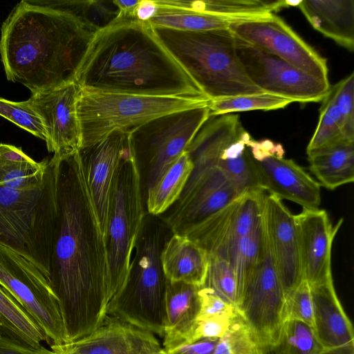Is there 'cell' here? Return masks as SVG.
<instances>
[{
    "label": "cell",
    "instance_id": "1f68e13d",
    "mask_svg": "<svg viewBox=\"0 0 354 354\" xmlns=\"http://www.w3.org/2000/svg\"><path fill=\"white\" fill-rule=\"evenodd\" d=\"M266 243V237L262 218L258 226L236 243L227 256V261L233 269L236 281L237 304L247 279L263 254Z\"/></svg>",
    "mask_w": 354,
    "mask_h": 354
},
{
    "label": "cell",
    "instance_id": "e575fe53",
    "mask_svg": "<svg viewBox=\"0 0 354 354\" xmlns=\"http://www.w3.org/2000/svg\"><path fill=\"white\" fill-rule=\"evenodd\" d=\"M263 348L236 310L227 330L218 339L213 354H261Z\"/></svg>",
    "mask_w": 354,
    "mask_h": 354
},
{
    "label": "cell",
    "instance_id": "4316f807",
    "mask_svg": "<svg viewBox=\"0 0 354 354\" xmlns=\"http://www.w3.org/2000/svg\"><path fill=\"white\" fill-rule=\"evenodd\" d=\"M48 162H37L21 148L1 143L0 186L17 189L37 187L45 180Z\"/></svg>",
    "mask_w": 354,
    "mask_h": 354
},
{
    "label": "cell",
    "instance_id": "9c48e42d",
    "mask_svg": "<svg viewBox=\"0 0 354 354\" xmlns=\"http://www.w3.org/2000/svg\"><path fill=\"white\" fill-rule=\"evenodd\" d=\"M207 105L159 116L129 132V145L138 166L145 165L148 171L147 189L186 151L209 118Z\"/></svg>",
    "mask_w": 354,
    "mask_h": 354
},
{
    "label": "cell",
    "instance_id": "e0dca14e",
    "mask_svg": "<svg viewBox=\"0 0 354 354\" xmlns=\"http://www.w3.org/2000/svg\"><path fill=\"white\" fill-rule=\"evenodd\" d=\"M80 89L73 82L48 91L31 93L27 100L42 120L48 151L55 156H66L81 148L76 113Z\"/></svg>",
    "mask_w": 354,
    "mask_h": 354
},
{
    "label": "cell",
    "instance_id": "7402d4cb",
    "mask_svg": "<svg viewBox=\"0 0 354 354\" xmlns=\"http://www.w3.org/2000/svg\"><path fill=\"white\" fill-rule=\"evenodd\" d=\"M314 330L324 348L354 347L353 328L336 294L333 281L310 286Z\"/></svg>",
    "mask_w": 354,
    "mask_h": 354
},
{
    "label": "cell",
    "instance_id": "ee69618b",
    "mask_svg": "<svg viewBox=\"0 0 354 354\" xmlns=\"http://www.w3.org/2000/svg\"><path fill=\"white\" fill-rule=\"evenodd\" d=\"M248 147L252 158L255 160H261L271 156L283 157L285 152L281 144L274 143L270 140L256 141L252 138Z\"/></svg>",
    "mask_w": 354,
    "mask_h": 354
},
{
    "label": "cell",
    "instance_id": "ba28073f",
    "mask_svg": "<svg viewBox=\"0 0 354 354\" xmlns=\"http://www.w3.org/2000/svg\"><path fill=\"white\" fill-rule=\"evenodd\" d=\"M140 171L129 145L115 171L110 195L106 237L109 301L126 283L145 221Z\"/></svg>",
    "mask_w": 354,
    "mask_h": 354
},
{
    "label": "cell",
    "instance_id": "c3c4849f",
    "mask_svg": "<svg viewBox=\"0 0 354 354\" xmlns=\"http://www.w3.org/2000/svg\"><path fill=\"white\" fill-rule=\"evenodd\" d=\"M140 0L135 1H114V3L120 10V15L126 17H131L136 7Z\"/></svg>",
    "mask_w": 354,
    "mask_h": 354
},
{
    "label": "cell",
    "instance_id": "d4e9b609",
    "mask_svg": "<svg viewBox=\"0 0 354 354\" xmlns=\"http://www.w3.org/2000/svg\"><path fill=\"white\" fill-rule=\"evenodd\" d=\"M297 7L315 29L353 51V0H302Z\"/></svg>",
    "mask_w": 354,
    "mask_h": 354
},
{
    "label": "cell",
    "instance_id": "7a4b0ae2",
    "mask_svg": "<svg viewBox=\"0 0 354 354\" xmlns=\"http://www.w3.org/2000/svg\"><path fill=\"white\" fill-rule=\"evenodd\" d=\"M75 82L91 91L206 97L149 22L122 16L94 35Z\"/></svg>",
    "mask_w": 354,
    "mask_h": 354
},
{
    "label": "cell",
    "instance_id": "b9f144b4",
    "mask_svg": "<svg viewBox=\"0 0 354 354\" xmlns=\"http://www.w3.org/2000/svg\"><path fill=\"white\" fill-rule=\"evenodd\" d=\"M200 312L198 319L231 318L236 311L233 305L223 300L212 289L202 286L198 289Z\"/></svg>",
    "mask_w": 354,
    "mask_h": 354
},
{
    "label": "cell",
    "instance_id": "5b68a950",
    "mask_svg": "<svg viewBox=\"0 0 354 354\" xmlns=\"http://www.w3.org/2000/svg\"><path fill=\"white\" fill-rule=\"evenodd\" d=\"M55 220L51 158L39 186L26 189L0 186V243L28 259L48 281Z\"/></svg>",
    "mask_w": 354,
    "mask_h": 354
},
{
    "label": "cell",
    "instance_id": "f5cc1de1",
    "mask_svg": "<svg viewBox=\"0 0 354 354\" xmlns=\"http://www.w3.org/2000/svg\"><path fill=\"white\" fill-rule=\"evenodd\" d=\"M154 354H169V353L162 348L160 350H159Z\"/></svg>",
    "mask_w": 354,
    "mask_h": 354
},
{
    "label": "cell",
    "instance_id": "8992f818",
    "mask_svg": "<svg viewBox=\"0 0 354 354\" xmlns=\"http://www.w3.org/2000/svg\"><path fill=\"white\" fill-rule=\"evenodd\" d=\"M163 236L145 219L122 289L109 302L106 315L162 337L165 325V278L160 255Z\"/></svg>",
    "mask_w": 354,
    "mask_h": 354
},
{
    "label": "cell",
    "instance_id": "cb8c5ba5",
    "mask_svg": "<svg viewBox=\"0 0 354 354\" xmlns=\"http://www.w3.org/2000/svg\"><path fill=\"white\" fill-rule=\"evenodd\" d=\"M160 264L167 281L204 286L209 265L207 251L188 236L173 234L162 248Z\"/></svg>",
    "mask_w": 354,
    "mask_h": 354
},
{
    "label": "cell",
    "instance_id": "9a60e30c",
    "mask_svg": "<svg viewBox=\"0 0 354 354\" xmlns=\"http://www.w3.org/2000/svg\"><path fill=\"white\" fill-rule=\"evenodd\" d=\"M265 194L261 189L245 192L183 235L208 254L227 260L236 243L261 223Z\"/></svg>",
    "mask_w": 354,
    "mask_h": 354
},
{
    "label": "cell",
    "instance_id": "681fc988",
    "mask_svg": "<svg viewBox=\"0 0 354 354\" xmlns=\"http://www.w3.org/2000/svg\"><path fill=\"white\" fill-rule=\"evenodd\" d=\"M261 354H281L279 345L268 346L263 348Z\"/></svg>",
    "mask_w": 354,
    "mask_h": 354
},
{
    "label": "cell",
    "instance_id": "8d00e7d4",
    "mask_svg": "<svg viewBox=\"0 0 354 354\" xmlns=\"http://www.w3.org/2000/svg\"><path fill=\"white\" fill-rule=\"evenodd\" d=\"M279 346L281 354H323L326 351L314 328L296 319L283 322Z\"/></svg>",
    "mask_w": 354,
    "mask_h": 354
},
{
    "label": "cell",
    "instance_id": "5bb4252c",
    "mask_svg": "<svg viewBox=\"0 0 354 354\" xmlns=\"http://www.w3.org/2000/svg\"><path fill=\"white\" fill-rule=\"evenodd\" d=\"M193 164L181 194L165 219L173 234H185L242 194L218 167Z\"/></svg>",
    "mask_w": 354,
    "mask_h": 354
},
{
    "label": "cell",
    "instance_id": "7dc6e473",
    "mask_svg": "<svg viewBox=\"0 0 354 354\" xmlns=\"http://www.w3.org/2000/svg\"><path fill=\"white\" fill-rule=\"evenodd\" d=\"M158 5L155 0H141L133 10L132 18L148 22L156 13Z\"/></svg>",
    "mask_w": 354,
    "mask_h": 354
},
{
    "label": "cell",
    "instance_id": "7bdbcfd3",
    "mask_svg": "<svg viewBox=\"0 0 354 354\" xmlns=\"http://www.w3.org/2000/svg\"><path fill=\"white\" fill-rule=\"evenodd\" d=\"M231 318L197 319L192 333V342L204 338L219 339L227 330Z\"/></svg>",
    "mask_w": 354,
    "mask_h": 354
},
{
    "label": "cell",
    "instance_id": "484cf974",
    "mask_svg": "<svg viewBox=\"0 0 354 354\" xmlns=\"http://www.w3.org/2000/svg\"><path fill=\"white\" fill-rule=\"evenodd\" d=\"M320 186L333 190L354 180V142L342 141L307 153Z\"/></svg>",
    "mask_w": 354,
    "mask_h": 354
},
{
    "label": "cell",
    "instance_id": "60d3db41",
    "mask_svg": "<svg viewBox=\"0 0 354 354\" xmlns=\"http://www.w3.org/2000/svg\"><path fill=\"white\" fill-rule=\"evenodd\" d=\"M287 319L299 320L314 328L310 288L305 280L286 299L284 322Z\"/></svg>",
    "mask_w": 354,
    "mask_h": 354
},
{
    "label": "cell",
    "instance_id": "44dd1931",
    "mask_svg": "<svg viewBox=\"0 0 354 354\" xmlns=\"http://www.w3.org/2000/svg\"><path fill=\"white\" fill-rule=\"evenodd\" d=\"M253 165L260 189L303 209L319 208L320 185L294 160L271 156L261 160L253 159Z\"/></svg>",
    "mask_w": 354,
    "mask_h": 354
},
{
    "label": "cell",
    "instance_id": "bcb514c9",
    "mask_svg": "<svg viewBox=\"0 0 354 354\" xmlns=\"http://www.w3.org/2000/svg\"><path fill=\"white\" fill-rule=\"evenodd\" d=\"M218 341V338H204L181 344L167 352L169 354H213Z\"/></svg>",
    "mask_w": 354,
    "mask_h": 354
},
{
    "label": "cell",
    "instance_id": "f35d334b",
    "mask_svg": "<svg viewBox=\"0 0 354 354\" xmlns=\"http://www.w3.org/2000/svg\"><path fill=\"white\" fill-rule=\"evenodd\" d=\"M0 115L45 142L47 136L39 115L27 100L12 102L0 97Z\"/></svg>",
    "mask_w": 354,
    "mask_h": 354
},
{
    "label": "cell",
    "instance_id": "d590c367",
    "mask_svg": "<svg viewBox=\"0 0 354 354\" xmlns=\"http://www.w3.org/2000/svg\"><path fill=\"white\" fill-rule=\"evenodd\" d=\"M66 10L79 18L95 32L107 27L116 20L120 10L114 1L58 0Z\"/></svg>",
    "mask_w": 354,
    "mask_h": 354
},
{
    "label": "cell",
    "instance_id": "74e56055",
    "mask_svg": "<svg viewBox=\"0 0 354 354\" xmlns=\"http://www.w3.org/2000/svg\"><path fill=\"white\" fill-rule=\"evenodd\" d=\"M208 255V270L203 286L212 289L223 300L236 307L237 285L231 265L222 257Z\"/></svg>",
    "mask_w": 354,
    "mask_h": 354
},
{
    "label": "cell",
    "instance_id": "f1b7e54d",
    "mask_svg": "<svg viewBox=\"0 0 354 354\" xmlns=\"http://www.w3.org/2000/svg\"><path fill=\"white\" fill-rule=\"evenodd\" d=\"M194 164L185 151L164 171L147 191V207L149 214L158 216L176 202L193 170Z\"/></svg>",
    "mask_w": 354,
    "mask_h": 354
},
{
    "label": "cell",
    "instance_id": "ffe728a7",
    "mask_svg": "<svg viewBox=\"0 0 354 354\" xmlns=\"http://www.w3.org/2000/svg\"><path fill=\"white\" fill-rule=\"evenodd\" d=\"M298 228L304 280L310 286L333 280L331 250L342 223L333 227L324 209H303L295 215Z\"/></svg>",
    "mask_w": 354,
    "mask_h": 354
},
{
    "label": "cell",
    "instance_id": "f907efd6",
    "mask_svg": "<svg viewBox=\"0 0 354 354\" xmlns=\"http://www.w3.org/2000/svg\"><path fill=\"white\" fill-rule=\"evenodd\" d=\"M323 354H354V347H347L340 349L326 351Z\"/></svg>",
    "mask_w": 354,
    "mask_h": 354
},
{
    "label": "cell",
    "instance_id": "d6986e66",
    "mask_svg": "<svg viewBox=\"0 0 354 354\" xmlns=\"http://www.w3.org/2000/svg\"><path fill=\"white\" fill-rule=\"evenodd\" d=\"M129 146V131L116 129L103 140L79 150L105 242L113 178Z\"/></svg>",
    "mask_w": 354,
    "mask_h": 354
},
{
    "label": "cell",
    "instance_id": "277c9868",
    "mask_svg": "<svg viewBox=\"0 0 354 354\" xmlns=\"http://www.w3.org/2000/svg\"><path fill=\"white\" fill-rule=\"evenodd\" d=\"M171 55L209 100L264 93L246 75L229 28L184 31L153 28Z\"/></svg>",
    "mask_w": 354,
    "mask_h": 354
},
{
    "label": "cell",
    "instance_id": "52a82bcc",
    "mask_svg": "<svg viewBox=\"0 0 354 354\" xmlns=\"http://www.w3.org/2000/svg\"><path fill=\"white\" fill-rule=\"evenodd\" d=\"M206 97L148 96L80 89L76 113L81 148L103 140L116 129H131L159 116L203 106Z\"/></svg>",
    "mask_w": 354,
    "mask_h": 354
},
{
    "label": "cell",
    "instance_id": "ac0fdd59",
    "mask_svg": "<svg viewBox=\"0 0 354 354\" xmlns=\"http://www.w3.org/2000/svg\"><path fill=\"white\" fill-rule=\"evenodd\" d=\"M50 348L56 354H154L162 348L153 333L109 315L84 337Z\"/></svg>",
    "mask_w": 354,
    "mask_h": 354
},
{
    "label": "cell",
    "instance_id": "603a6c76",
    "mask_svg": "<svg viewBox=\"0 0 354 354\" xmlns=\"http://www.w3.org/2000/svg\"><path fill=\"white\" fill-rule=\"evenodd\" d=\"M199 288L183 282L166 280L164 350L192 342L200 312Z\"/></svg>",
    "mask_w": 354,
    "mask_h": 354
},
{
    "label": "cell",
    "instance_id": "2e32d148",
    "mask_svg": "<svg viewBox=\"0 0 354 354\" xmlns=\"http://www.w3.org/2000/svg\"><path fill=\"white\" fill-rule=\"evenodd\" d=\"M263 223L269 251L286 299L304 280L295 217L281 200L266 193Z\"/></svg>",
    "mask_w": 354,
    "mask_h": 354
},
{
    "label": "cell",
    "instance_id": "816d5d0a",
    "mask_svg": "<svg viewBox=\"0 0 354 354\" xmlns=\"http://www.w3.org/2000/svg\"><path fill=\"white\" fill-rule=\"evenodd\" d=\"M301 1V0H300V1L285 0V3H286V7L298 6L300 4Z\"/></svg>",
    "mask_w": 354,
    "mask_h": 354
},
{
    "label": "cell",
    "instance_id": "d6a6232c",
    "mask_svg": "<svg viewBox=\"0 0 354 354\" xmlns=\"http://www.w3.org/2000/svg\"><path fill=\"white\" fill-rule=\"evenodd\" d=\"M322 101L318 124L307 146V153L342 141H348L344 136L342 116L330 88Z\"/></svg>",
    "mask_w": 354,
    "mask_h": 354
},
{
    "label": "cell",
    "instance_id": "f546056e",
    "mask_svg": "<svg viewBox=\"0 0 354 354\" xmlns=\"http://www.w3.org/2000/svg\"><path fill=\"white\" fill-rule=\"evenodd\" d=\"M0 333L23 344L39 347L46 340L43 330L24 308L0 286Z\"/></svg>",
    "mask_w": 354,
    "mask_h": 354
},
{
    "label": "cell",
    "instance_id": "3957f363",
    "mask_svg": "<svg viewBox=\"0 0 354 354\" xmlns=\"http://www.w3.org/2000/svg\"><path fill=\"white\" fill-rule=\"evenodd\" d=\"M0 55L8 80L31 93L75 82L96 33L58 0H22L3 21Z\"/></svg>",
    "mask_w": 354,
    "mask_h": 354
},
{
    "label": "cell",
    "instance_id": "30bf717a",
    "mask_svg": "<svg viewBox=\"0 0 354 354\" xmlns=\"http://www.w3.org/2000/svg\"><path fill=\"white\" fill-rule=\"evenodd\" d=\"M0 286L32 317L48 344L68 343L58 301L49 281L28 259L1 243Z\"/></svg>",
    "mask_w": 354,
    "mask_h": 354
},
{
    "label": "cell",
    "instance_id": "f6af8a7d",
    "mask_svg": "<svg viewBox=\"0 0 354 354\" xmlns=\"http://www.w3.org/2000/svg\"><path fill=\"white\" fill-rule=\"evenodd\" d=\"M0 354H56L42 346L32 347L19 343L0 333Z\"/></svg>",
    "mask_w": 354,
    "mask_h": 354
},
{
    "label": "cell",
    "instance_id": "7c38bea8",
    "mask_svg": "<svg viewBox=\"0 0 354 354\" xmlns=\"http://www.w3.org/2000/svg\"><path fill=\"white\" fill-rule=\"evenodd\" d=\"M236 42L237 55L246 75L264 93L293 102H311L322 101L330 90L329 82L320 81L236 37Z\"/></svg>",
    "mask_w": 354,
    "mask_h": 354
},
{
    "label": "cell",
    "instance_id": "6da1fadb",
    "mask_svg": "<svg viewBox=\"0 0 354 354\" xmlns=\"http://www.w3.org/2000/svg\"><path fill=\"white\" fill-rule=\"evenodd\" d=\"M56 220L49 282L68 343L95 330L107 313L109 268L106 242L80 151L51 158Z\"/></svg>",
    "mask_w": 354,
    "mask_h": 354
},
{
    "label": "cell",
    "instance_id": "4fadbf2b",
    "mask_svg": "<svg viewBox=\"0 0 354 354\" xmlns=\"http://www.w3.org/2000/svg\"><path fill=\"white\" fill-rule=\"evenodd\" d=\"M237 38L277 56L315 78L328 81L327 62L274 13L231 23Z\"/></svg>",
    "mask_w": 354,
    "mask_h": 354
},
{
    "label": "cell",
    "instance_id": "836d02e7",
    "mask_svg": "<svg viewBox=\"0 0 354 354\" xmlns=\"http://www.w3.org/2000/svg\"><path fill=\"white\" fill-rule=\"evenodd\" d=\"M293 102L290 99L268 93L243 95L209 100V116L233 112L274 110Z\"/></svg>",
    "mask_w": 354,
    "mask_h": 354
},
{
    "label": "cell",
    "instance_id": "83f0119b",
    "mask_svg": "<svg viewBox=\"0 0 354 354\" xmlns=\"http://www.w3.org/2000/svg\"><path fill=\"white\" fill-rule=\"evenodd\" d=\"M159 3L231 18H254L286 8L285 1L268 0H157Z\"/></svg>",
    "mask_w": 354,
    "mask_h": 354
},
{
    "label": "cell",
    "instance_id": "8fae6325",
    "mask_svg": "<svg viewBox=\"0 0 354 354\" xmlns=\"http://www.w3.org/2000/svg\"><path fill=\"white\" fill-rule=\"evenodd\" d=\"M285 306L284 292L266 239L263 254L244 285L236 310L265 347L279 344Z\"/></svg>",
    "mask_w": 354,
    "mask_h": 354
},
{
    "label": "cell",
    "instance_id": "4dcf8cb0",
    "mask_svg": "<svg viewBox=\"0 0 354 354\" xmlns=\"http://www.w3.org/2000/svg\"><path fill=\"white\" fill-rule=\"evenodd\" d=\"M155 1L158 5V10L148 21L153 28H166L184 31H205L228 28L231 23L244 19L198 12L165 6L159 3L157 0Z\"/></svg>",
    "mask_w": 354,
    "mask_h": 354
},
{
    "label": "cell",
    "instance_id": "ab89813d",
    "mask_svg": "<svg viewBox=\"0 0 354 354\" xmlns=\"http://www.w3.org/2000/svg\"><path fill=\"white\" fill-rule=\"evenodd\" d=\"M341 114L345 139L354 142V73L330 87Z\"/></svg>",
    "mask_w": 354,
    "mask_h": 354
}]
</instances>
